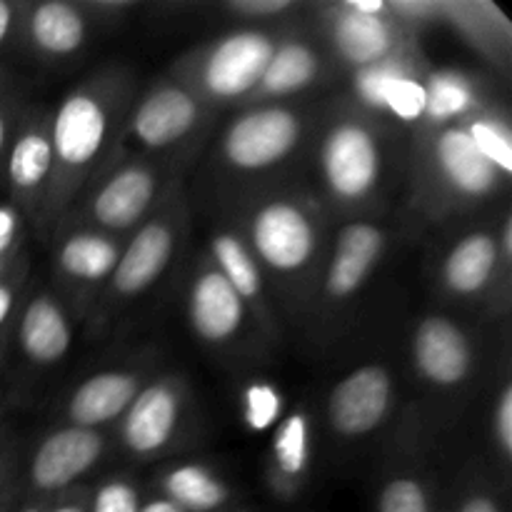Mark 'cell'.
<instances>
[{
	"label": "cell",
	"instance_id": "d590c367",
	"mask_svg": "<svg viewBox=\"0 0 512 512\" xmlns=\"http://www.w3.org/2000/svg\"><path fill=\"white\" fill-rule=\"evenodd\" d=\"M15 233H18V218L10 208L0 205V255H5L13 245Z\"/></svg>",
	"mask_w": 512,
	"mask_h": 512
},
{
	"label": "cell",
	"instance_id": "7402d4cb",
	"mask_svg": "<svg viewBox=\"0 0 512 512\" xmlns=\"http://www.w3.org/2000/svg\"><path fill=\"white\" fill-rule=\"evenodd\" d=\"M315 75H318V55L305 43H285L275 48L258 88L265 95L283 98L313 83Z\"/></svg>",
	"mask_w": 512,
	"mask_h": 512
},
{
	"label": "cell",
	"instance_id": "7bdbcfd3",
	"mask_svg": "<svg viewBox=\"0 0 512 512\" xmlns=\"http://www.w3.org/2000/svg\"><path fill=\"white\" fill-rule=\"evenodd\" d=\"M510 245H512V220H505V228H503V258L505 263L510 260Z\"/></svg>",
	"mask_w": 512,
	"mask_h": 512
},
{
	"label": "cell",
	"instance_id": "d6a6232c",
	"mask_svg": "<svg viewBox=\"0 0 512 512\" xmlns=\"http://www.w3.org/2000/svg\"><path fill=\"white\" fill-rule=\"evenodd\" d=\"M140 500L138 493L125 480H110L95 490L93 510L90 512H138Z\"/></svg>",
	"mask_w": 512,
	"mask_h": 512
},
{
	"label": "cell",
	"instance_id": "4fadbf2b",
	"mask_svg": "<svg viewBox=\"0 0 512 512\" xmlns=\"http://www.w3.org/2000/svg\"><path fill=\"white\" fill-rule=\"evenodd\" d=\"M435 158L443 178L465 198H485L500 183V173L470 140L465 128H448L435 143Z\"/></svg>",
	"mask_w": 512,
	"mask_h": 512
},
{
	"label": "cell",
	"instance_id": "4dcf8cb0",
	"mask_svg": "<svg viewBox=\"0 0 512 512\" xmlns=\"http://www.w3.org/2000/svg\"><path fill=\"white\" fill-rule=\"evenodd\" d=\"M378 512H433L428 493L413 478H395L378 498Z\"/></svg>",
	"mask_w": 512,
	"mask_h": 512
},
{
	"label": "cell",
	"instance_id": "44dd1931",
	"mask_svg": "<svg viewBox=\"0 0 512 512\" xmlns=\"http://www.w3.org/2000/svg\"><path fill=\"white\" fill-rule=\"evenodd\" d=\"M165 498L185 512H213L228 503V485L203 465H178L163 480Z\"/></svg>",
	"mask_w": 512,
	"mask_h": 512
},
{
	"label": "cell",
	"instance_id": "5bb4252c",
	"mask_svg": "<svg viewBox=\"0 0 512 512\" xmlns=\"http://www.w3.org/2000/svg\"><path fill=\"white\" fill-rule=\"evenodd\" d=\"M173 230L165 223H150L135 233L120 253L113 270V285L120 295L143 293L160 278L173 255Z\"/></svg>",
	"mask_w": 512,
	"mask_h": 512
},
{
	"label": "cell",
	"instance_id": "ba28073f",
	"mask_svg": "<svg viewBox=\"0 0 512 512\" xmlns=\"http://www.w3.org/2000/svg\"><path fill=\"white\" fill-rule=\"evenodd\" d=\"M415 368L428 383L453 388L463 383L473 365V353L463 330L448 318H425L413 338Z\"/></svg>",
	"mask_w": 512,
	"mask_h": 512
},
{
	"label": "cell",
	"instance_id": "b9f144b4",
	"mask_svg": "<svg viewBox=\"0 0 512 512\" xmlns=\"http://www.w3.org/2000/svg\"><path fill=\"white\" fill-rule=\"evenodd\" d=\"M8 130H10V123H8V113H5V110L0 108V155H3V150H5V143H8Z\"/></svg>",
	"mask_w": 512,
	"mask_h": 512
},
{
	"label": "cell",
	"instance_id": "ac0fdd59",
	"mask_svg": "<svg viewBox=\"0 0 512 512\" xmlns=\"http://www.w3.org/2000/svg\"><path fill=\"white\" fill-rule=\"evenodd\" d=\"M20 348L28 360L53 365L68 353L70 325L50 298H35L20 318Z\"/></svg>",
	"mask_w": 512,
	"mask_h": 512
},
{
	"label": "cell",
	"instance_id": "7c38bea8",
	"mask_svg": "<svg viewBox=\"0 0 512 512\" xmlns=\"http://www.w3.org/2000/svg\"><path fill=\"white\" fill-rule=\"evenodd\" d=\"M198 120L193 95L175 85L153 90L133 115V133L145 148H165L188 135Z\"/></svg>",
	"mask_w": 512,
	"mask_h": 512
},
{
	"label": "cell",
	"instance_id": "d4e9b609",
	"mask_svg": "<svg viewBox=\"0 0 512 512\" xmlns=\"http://www.w3.org/2000/svg\"><path fill=\"white\" fill-rule=\"evenodd\" d=\"M213 258L218 273L233 285L243 300H255L260 295V270L243 240L233 233H220L213 238Z\"/></svg>",
	"mask_w": 512,
	"mask_h": 512
},
{
	"label": "cell",
	"instance_id": "30bf717a",
	"mask_svg": "<svg viewBox=\"0 0 512 512\" xmlns=\"http://www.w3.org/2000/svg\"><path fill=\"white\" fill-rule=\"evenodd\" d=\"M180 400L168 383L138 390L123 423V440L138 455L158 453L173 438Z\"/></svg>",
	"mask_w": 512,
	"mask_h": 512
},
{
	"label": "cell",
	"instance_id": "d6986e66",
	"mask_svg": "<svg viewBox=\"0 0 512 512\" xmlns=\"http://www.w3.org/2000/svg\"><path fill=\"white\" fill-rule=\"evenodd\" d=\"M495 263H498V245L488 233L465 235L445 258V285L458 295L480 293L490 283Z\"/></svg>",
	"mask_w": 512,
	"mask_h": 512
},
{
	"label": "cell",
	"instance_id": "ab89813d",
	"mask_svg": "<svg viewBox=\"0 0 512 512\" xmlns=\"http://www.w3.org/2000/svg\"><path fill=\"white\" fill-rule=\"evenodd\" d=\"M10 28H13V8H10V3L0 0V45L8 38Z\"/></svg>",
	"mask_w": 512,
	"mask_h": 512
},
{
	"label": "cell",
	"instance_id": "ffe728a7",
	"mask_svg": "<svg viewBox=\"0 0 512 512\" xmlns=\"http://www.w3.org/2000/svg\"><path fill=\"white\" fill-rule=\"evenodd\" d=\"M30 40L48 55H70L83 45L85 20L78 8L63 0L35 5L28 20Z\"/></svg>",
	"mask_w": 512,
	"mask_h": 512
},
{
	"label": "cell",
	"instance_id": "83f0119b",
	"mask_svg": "<svg viewBox=\"0 0 512 512\" xmlns=\"http://www.w3.org/2000/svg\"><path fill=\"white\" fill-rule=\"evenodd\" d=\"M408 75L410 73L405 70L403 63H398L393 58H385L380 63L358 68V75H355V93L370 108L385 110L393 88L400 80L408 78Z\"/></svg>",
	"mask_w": 512,
	"mask_h": 512
},
{
	"label": "cell",
	"instance_id": "e0dca14e",
	"mask_svg": "<svg viewBox=\"0 0 512 512\" xmlns=\"http://www.w3.org/2000/svg\"><path fill=\"white\" fill-rule=\"evenodd\" d=\"M333 43L350 65L365 68L390 58L395 33L383 15H360L343 8L333 20Z\"/></svg>",
	"mask_w": 512,
	"mask_h": 512
},
{
	"label": "cell",
	"instance_id": "60d3db41",
	"mask_svg": "<svg viewBox=\"0 0 512 512\" xmlns=\"http://www.w3.org/2000/svg\"><path fill=\"white\" fill-rule=\"evenodd\" d=\"M138 512H185V510H180L178 505L170 503L168 498H160V500H150V503L140 505Z\"/></svg>",
	"mask_w": 512,
	"mask_h": 512
},
{
	"label": "cell",
	"instance_id": "8fae6325",
	"mask_svg": "<svg viewBox=\"0 0 512 512\" xmlns=\"http://www.w3.org/2000/svg\"><path fill=\"white\" fill-rule=\"evenodd\" d=\"M383 230L370 223H350L340 230L333 263L325 275V293L335 300L350 298L368 280L383 253Z\"/></svg>",
	"mask_w": 512,
	"mask_h": 512
},
{
	"label": "cell",
	"instance_id": "f6af8a7d",
	"mask_svg": "<svg viewBox=\"0 0 512 512\" xmlns=\"http://www.w3.org/2000/svg\"><path fill=\"white\" fill-rule=\"evenodd\" d=\"M20 512H43V510H38V508H25V510H20Z\"/></svg>",
	"mask_w": 512,
	"mask_h": 512
},
{
	"label": "cell",
	"instance_id": "836d02e7",
	"mask_svg": "<svg viewBox=\"0 0 512 512\" xmlns=\"http://www.w3.org/2000/svg\"><path fill=\"white\" fill-rule=\"evenodd\" d=\"M495 433L505 455L512 453V390L505 388L500 395L498 410H495Z\"/></svg>",
	"mask_w": 512,
	"mask_h": 512
},
{
	"label": "cell",
	"instance_id": "484cf974",
	"mask_svg": "<svg viewBox=\"0 0 512 512\" xmlns=\"http://www.w3.org/2000/svg\"><path fill=\"white\" fill-rule=\"evenodd\" d=\"M475 103L473 85L465 75L453 70H440L425 83V118L443 123L468 113Z\"/></svg>",
	"mask_w": 512,
	"mask_h": 512
},
{
	"label": "cell",
	"instance_id": "9c48e42d",
	"mask_svg": "<svg viewBox=\"0 0 512 512\" xmlns=\"http://www.w3.org/2000/svg\"><path fill=\"white\" fill-rule=\"evenodd\" d=\"M188 315L193 330L205 343H225L243 325L245 300L218 270H205L190 288Z\"/></svg>",
	"mask_w": 512,
	"mask_h": 512
},
{
	"label": "cell",
	"instance_id": "6da1fadb",
	"mask_svg": "<svg viewBox=\"0 0 512 512\" xmlns=\"http://www.w3.org/2000/svg\"><path fill=\"white\" fill-rule=\"evenodd\" d=\"M320 168L330 193L345 203L368 198L380 178V148L373 130L343 120L325 133Z\"/></svg>",
	"mask_w": 512,
	"mask_h": 512
},
{
	"label": "cell",
	"instance_id": "2e32d148",
	"mask_svg": "<svg viewBox=\"0 0 512 512\" xmlns=\"http://www.w3.org/2000/svg\"><path fill=\"white\" fill-rule=\"evenodd\" d=\"M155 193V178L148 168L130 165L118 170L93 200V215L105 228H130L143 218Z\"/></svg>",
	"mask_w": 512,
	"mask_h": 512
},
{
	"label": "cell",
	"instance_id": "74e56055",
	"mask_svg": "<svg viewBox=\"0 0 512 512\" xmlns=\"http://www.w3.org/2000/svg\"><path fill=\"white\" fill-rule=\"evenodd\" d=\"M343 8L353 10V13H360V15H383L385 10H388V5H385L383 0H348Z\"/></svg>",
	"mask_w": 512,
	"mask_h": 512
},
{
	"label": "cell",
	"instance_id": "e575fe53",
	"mask_svg": "<svg viewBox=\"0 0 512 512\" xmlns=\"http://www.w3.org/2000/svg\"><path fill=\"white\" fill-rule=\"evenodd\" d=\"M293 8V0H235L230 10L243 15H275Z\"/></svg>",
	"mask_w": 512,
	"mask_h": 512
},
{
	"label": "cell",
	"instance_id": "8992f818",
	"mask_svg": "<svg viewBox=\"0 0 512 512\" xmlns=\"http://www.w3.org/2000/svg\"><path fill=\"white\" fill-rule=\"evenodd\" d=\"M108 130L110 115L98 95L75 90L55 113L53 130H50L53 158H58L65 168H83L93 163L105 145Z\"/></svg>",
	"mask_w": 512,
	"mask_h": 512
},
{
	"label": "cell",
	"instance_id": "f1b7e54d",
	"mask_svg": "<svg viewBox=\"0 0 512 512\" xmlns=\"http://www.w3.org/2000/svg\"><path fill=\"white\" fill-rule=\"evenodd\" d=\"M468 135L475 143V148L498 168V173H512V145L510 133L498 123V120H473L468 125Z\"/></svg>",
	"mask_w": 512,
	"mask_h": 512
},
{
	"label": "cell",
	"instance_id": "8d00e7d4",
	"mask_svg": "<svg viewBox=\"0 0 512 512\" xmlns=\"http://www.w3.org/2000/svg\"><path fill=\"white\" fill-rule=\"evenodd\" d=\"M458 512H500V508L488 495H470V498L463 500Z\"/></svg>",
	"mask_w": 512,
	"mask_h": 512
},
{
	"label": "cell",
	"instance_id": "7a4b0ae2",
	"mask_svg": "<svg viewBox=\"0 0 512 512\" xmlns=\"http://www.w3.org/2000/svg\"><path fill=\"white\" fill-rule=\"evenodd\" d=\"M300 140V120L288 108H260L243 115L223 138V155L238 170H265L280 160Z\"/></svg>",
	"mask_w": 512,
	"mask_h": 512
},
{
	"label": "cell",
	"instance_id": "9a60e30c",
	"mask_svg": "<svg viewBox=\"0 0 512 512\" xmlns=\"http://www.w3.org/2000/svg\"><path fill=\"white\" fill-rule=\"evenodd\" d=\"M138 395V378L120 370H108L85 380L73 393L68 403V418L75 428L93 430L95 425H103L108 420L118 418L123 410Z\"/></svg>",
	"mask_w": 512,
	"mask_h": 512
},
{
	"label": "cell",
	"instance_id": "cb8c5ba5",
	"mask_svg": "<svg viewBox=\"0 0 512 512\" xmlns=\"http://www.w3.org/2000/svg\"><path fill=\"white\" fill-rule=\"evenodd\" d=\"M120 250L113 240L103 235H73L60 248V268L65 275L78 280H103L115 270Z\"/></svg>",
	"mask_w": 512,
	"mask_h": 512
},
{
	"label": "cell",
	"instance_id": "1f68e13d",
	"mask_svg": "<svg viewBox=\"0 0 512 512\" xmlns=\"http://www.w3.org/2000/svg\"><path fill=\"white\" fill-rule=\"evenodd\" d=\"M388 113H393L400 120H418L425 115V83L415 80L413 75L400 80L398 85L390 93L388 105H385Z\"/></svg>",
	"mask_w": 512,
	"mask_h": 512
},
{
	"label": "cell",
	"instance_id": "f35d334b",
	"mask_svg": "<svg viewBox=\"0 0 512 512\" xmlns=\"http://www.w3.org/2000/svg\"><path fill=\"white\" fill-rule=\"evenodd\" d=\"M13 300H15L13 288H10L8 283H3V280H0V325L8 320L10 310H13Z\"/></svg>",
	"mask_w": 512,
	"mask_h": 512
},
{
	"label": "cell",
	"instance_id": "ee69618b",
	"mask_svg": "<svg viewBox=\"0 0 512 512\" xmlns=\"http://www.w3.org/2000/svg\"><path fill=\"white\" fill-rule=\"evenodd\" d=\"M50 512H85L80 505H58V508H53Z\"/></svg>",
	"mask_w": 512,
	"mask_h": 512
},
{
	"label": "cell",
	"instance_id": "4316f807",
	"mask_svg": "<svg viewBox=\"0 0 512 512\" xmlns=\"http://www.w3.org/2000/svg\"><path fill=\"white\" fill-rule=\"evenodd\" d=\"M275 463L285 478L295 480L305 473L310 458L308 443V420L303 413H293L280 423L273 443Z\"/></svg>",
	"mask_w": 512,
	"mask_h": 512
},
{
	"label": "cell",
	"instance_id": "5b68a950",
	"mask_svg": "<svg viewBox=\"0 0 512 512\" xmlns=\"http://www.w3.org/2000/svg\"><path fill=\"white\" fill-rule=\"evenodd\" d=\"M275 53L270 35L258 30H238L220 40L203 63V85L215 98H240L263 80Z\"/></svg>",
	"mask_w": 512,
	"mask_h": 512
},
{
	"label": "cell",
	"instance_id": "f546056e",
	"mask_svg": "<svg viewBox=\"0 0 512 512\" xmlns=\"http://www.w3.org/2000/svg\"><path fill=\"white\" fill-rule=\"evenodd\" d=\"M243 408L248 428L263 433V430L273 428V425L278 423L280 410H283V398H280V393L275 390V385L253 383L245 390Z\"/></svg>",
	"mask_w": 512,
	"mask_h": 512
},
{
	"label": "cell",
	"instance_id": "3957f363",
	"mask_svg": "<svg viewBox=\"0 0 512 512\" xmlns=\"http://www.w3.org/2000/svg\"><path fill=\"white\" fill-rule=\"evenodd\" d=\"M250 240L268 268L295 273L313 258L315 228L303 208L288 200H273L255 210L250 220Z\"/></svg>",
	"mask_w": 512,
	"mask_h": 512
},
{
	"label": "cell",
	"instance_id": "603a6c76",
	"mask_svg": "<svg viewBox=\"0 0 512 512\" xmlns=\"http://www.w3.org/2000/svg\"><path fill=\"white\" fill-rule=\"evenodd\" d=\"M53 168V145L38 128H28L18 135L8 155V180L15 193L28 195L43 185Z\"/></svg>",
	"mask_w": 512,
	"mask_h": 512
},
{
	"label": "cell",
	"instance_id": "277c9868",
	"mask_svg": "<svg viewBox=\"0 0 512 512\" xmlns=\"http://www.w3.org/2000/svg\"><path fill=\"white\" fill-rule=\"evenodd\" d=\"M393 403V378L383 365H363L345 375L328 395V423L343 438L378 428Z\"/></svg>",
	"mask_w": 512,
	"mask_h": 512
},
{
	"label": "cell",
	"instance_id": "52a82bcc",
	"mask_svg": "<svg viewBox=\"0 0 512 512\" xmlns=\"http://www.w3.org/2000/svg\"><path fill=\"white\" fill-rule=\"evenodd\" d=\"M100 453H103V440L95 430L75 428V425L55 430L35 450L30 480L45 493L63 490L88 473L98 463Z\"/></svg>",
	"mask_w": 512,
	"mask_h": 512
}]
</instances>
